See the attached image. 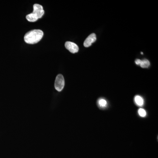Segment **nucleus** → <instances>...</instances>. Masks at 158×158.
I'll list each match as a JSON object with an SVG mask.
<instances>
[{
	"label": "nucleus",
	"mask_w": 158,
	"mask_h": 158,
	"mask_svg": "<svg viewBox=\"0 0 158 158\" xmlns=\"http://www.w3.org/2000/svg\"><path fill=\"white\" fill-rule=\"evenodd\" d=\"M43 35V32L41 30H32L25 35L24 40L29 44H35L41 40Z\"/></svg>",
	"instance_id": "obj_1"
},
{
	"label": "nucleus",
	"mask_w": 158,
	"mask_h": 158,
	"mask_svg": "<svg viewBox=\"0 0 158 158\" xmlns=\"http://www.w3.org/2000/svg\"><path fill=\"white\" fill-rule=\"evenodd\" d=\"M65 86V80L64 77L62 74H59L56 77L55 83V87L58 91H61L63 90Z\"/></svg>",
	"instance_id": "obj_2"
},
{
	"label": "nucleus",
	"mask_w": 158,
	"mask_h": 158,
	"mask_svg": "<svg viewBox=\"0 0 158 158\" xmlns=\"http://www.w3.org/2000/svg\"><path fill=\"white\" fill-rule=\"evenodd\" d=\"M33 8H34V11L32 13L35 15L38 18V19L41 18L44 13V11L42 6L39 4H36L34 5Z\"/></svg>",
	"instance_id": "obj_3"
},
{
	"label": "nucleus",
	"mask_w": 158,
	"mask_h": 158,
	"mask_svg": "<svg viewBox=\"0 0 158 158\" xmlns=\"http://www.w3.org/2000/svg\"><path fill=\"white\" fill-rule=\"evenodd\" d=\"M65 48L72 53H76L78 52V46L74 43L67 41L65 42Z\"/></svg>",
	"instance_id": "obj_4"
},
{
	"label": "nucleus",
	"mask_w": 158,
	"mask_h": 158,
	"mask_svg": "<svg viewBox=\"0 0 158 158\" xmlns=\"http://www.w3.org/2000/svg\"><path fill=\"white\" fill-rule=\"evenodd\" d=\"M96 40V36L95 34L93 33L89 35L84 42V45L86 48L89 47L92 43Z\"/></svg>",
	"instance_id": "obj_5"
},
{
	"label": "nucleus",
	"mask_w": 158,
	"mask_h": 158,
	"mask_svg": "<svg viewBox=\"0 0 158 158\" xmlns=\"http://www.w3.org/2000/svg\"><path fill=\"white\" fill-rule=\"evenodd\" d=\"M135 63L137 65H140L142 68H145L149 67L150 64L149 61L147 59H144L141 60L140 59H136Z\"/></svg>",
	"instance_id": "obj_6"
},
{
	"label": "nucleus",
	"mask_w": 158,
	"mask_h": 158,
	"mask_svg": "<svg viewBox=\"0 0 158 158\" xmlns=\"http://www.w3.org/2000/svg\"><path fill=\"white\" fill-rule=\"evenodd\" d=\"M26 18L28 21L31 22H36L38 19V18L33 13L27 15L26 16Z\"/></svg>",
	"instance_id": "obj_7"
},
{
	"label": "nucleus",
	"mask_w": 158,
	"mask_h": 158,
	"mask_svg": "<svg viewBox=\"0 0 158 158\" xmlns=\"http://www.w3.org/2000/svg\"><path fill=\"white\" fill-rule=\"evenodd\" d=\"M135 102L137 104L138 106H142L143 105L144 103V101H143V98L139 96H136L135 98Z\"/></svg>",
	"instance_id": "obj_8"
},
{
	"label": "nucleus",
	"mask_w": 158,
	"mask_h": 158,
	"mask_svg": "<svg viewBox=\"0 0 158 158\" xmlns=\"http://www.w3.org/2000/svg\"><path fill=\"white\" fill-rule=\"evenodd\" d=\"M138 113H139V115L142 117H144L146 115V111L143 109H139L138 110Z\"/></svg>",
	"instance_id": "obj_9"
},
{
	"label": "nucleus",
	"mask_w": 158,
	"mask_h": 158,
	"mask_svg": "<svg viewBox=\"0 0 158 158\" xmlns=\"http://www.w3.org/2000/svg\"><path fill=\"white\" fill-rule=\"evenodd\" d=\"M99 103L102 106H105L107 104V102L104 99H101L99 102Z\"/></svg>",
	"instance_id": "obj_10"
},
{
	"label": "nucleus",
	"mask_w": 158,
	"mask_h": 158,
	"mask_svg": "<svg viewBox=\"0 0 158 158\" xmlns=\"http://www.w3.org/2000/svg\"><path fill=\"white\" fill-rule=\"evenodd\" d=\"M141 54H143V52H141Z\"/></svg>",
	"instance_id": "obj_11"
}]
</instances>
